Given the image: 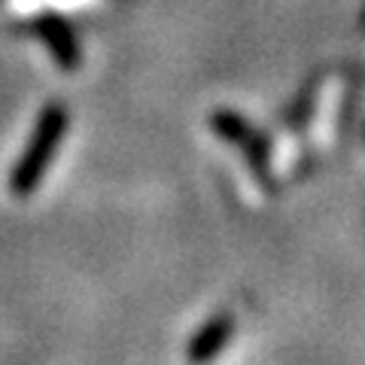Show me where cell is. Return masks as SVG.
<instances>
[{
	"label": "cell",
	"mask_w": 365,
	"mask_h": 365,
	"mask_svg": "<svg viewBox=\"0 0 365 365\" xmlns=\"http://www.w3.org/2000/svg\"><path fill=\"white\" fill-rule=\"evenodd\" d=\"M55 134H58V119L49 116V119L40 125L37 137H34V146L28 150V155L21 158V165L16 170V192H28L34 182H37L40 170L46 165V158H49L52 146H55Z\"/></svg>",
	"instance_id": "cell-1"
},
{
	"label": "cell",
	"mask_w": 365,
	"mask_h": 365,
	"mask_svg": "<svg viewBox=\"0 0 365 365\" xmlns=\"http://www.w3.org/2000/svg\"><path fill=\"white\" fill-rule=\"evenodd\" d=\"M228 332H232V319L228 317H220V319H213V323L204 329L201 332V338L192 344V353L189 356L192 359H198V362H204V359H210L216 350H220L222 344H225V338H228Z\"/></svg>",
	"instance_id": "cell-2"
}]
</instances>
